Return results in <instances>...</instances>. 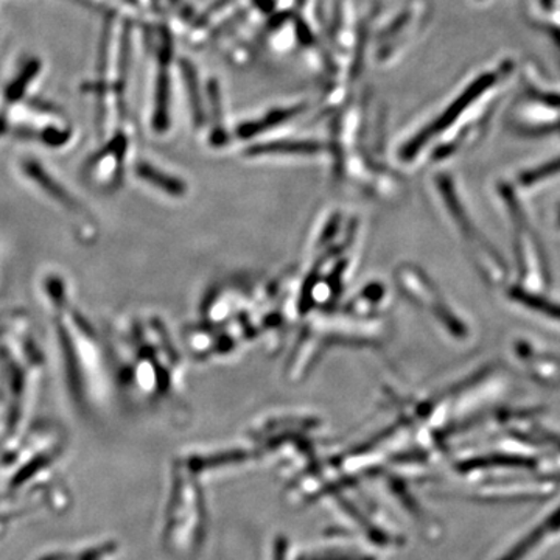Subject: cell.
I'll return each mask as SVG.
<instances>
[{"instance_id": "cell-1", "label": "cell", "mask_w": 560, "mask_h": 560, "mask_svg": "<svg viewBox=\"0 0 560 560\" xmlns=\"http://www.w3.org/2000/svg\"><path fill=\"white\" fill-rule=\"evenodd\" d=\"M43 296L54 319L58 345L65 359L66 377L73 397L81 404L102 399L105 366L97 338L77 305L70 300L65 279L47 275Z\"/></svg>"}, {"instance_id": "cell-2", "label": "cell", "mask_w": 560, "mask_h": 560, "mask_svg": "<svg viewBox=\"0 0 560 560\" xmlns=\"http://www.w3.org/2000/svg\"><path fill=\"white\" fill-rule=\"evenodd\" d=\"M44 357L31 320L14 313L0 324V405L7 427L16 429L27 418L43 385Z\"/></svg>"}, {"instance_id": "cell-3", "label": "cell", "mask_w": 560, "mask_h": 560, "mask_svg": "<svg viewBox=\"0 0 560 560\" xmlns=\"http://www.w3.org/2000/svg\"><path fill=\"white\" fill-rule=\"evenodd\" d=\"M22 173L27 175V178L32 180L35 186H39L46 197L51 198V201L58 206V208L65 209L66 213L75 221H79L80 226L90 228V219H86V213L83 212L77 198H73L65 186H60V183L54 179L51 173L44 171L40 165L25 164L22 165Z\"/></svg>"}, {"instance_id": "cell-4", "label": "cell", "mask_w": 560, "mask_h": 560, "mask_svg": "<svg viewBox=\"0 0 560 560\" xmlns=\"http://www.w3.org/2000/svg\"><path fill=\"white\" fill-rule=\"evenodd\" d=\"M319 145L312 142H278L260 147L259 153H315Z\"/></svg>"}, {"instance_id": "cell-5", "label": "cell", "mask_w": 560, "mask_h": 560, "mask_svg": "<svg viewBox=\"0 0 560 560\" xmlns=\"http://www.w3.org/2000/svg\"><path fill=\"white\" fill-rule=\"evenodd\" d=\"M300 109L301 108L276 110V113L270 114V116L265 120L257 121V124L245 125L241 132L243 136L254 135V132L265 130V128L272 127V125H278L280 121L290 119V117H293Z\"/></svg>"}]
</instances>
